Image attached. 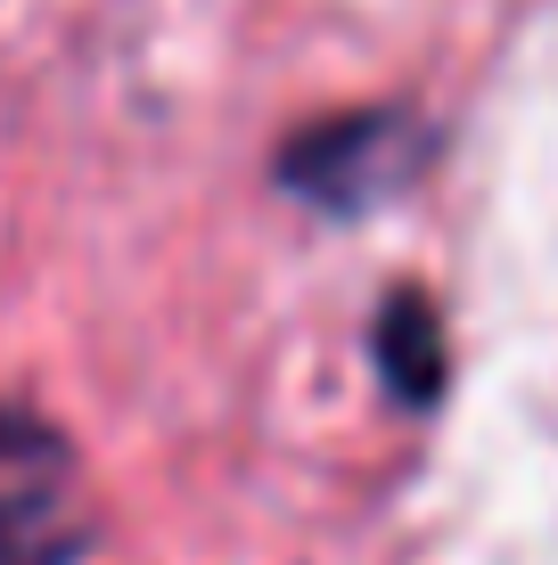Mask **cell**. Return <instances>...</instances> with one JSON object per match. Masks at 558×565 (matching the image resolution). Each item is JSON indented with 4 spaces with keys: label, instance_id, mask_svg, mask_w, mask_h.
Segmentation results:
<instances>
[{
    "label": "cell",
    "instance_id": "obj_1",
    "mask_svg": "<svg viewBox=\"0 0 558 565\" xmlns=\"http://www.w3.org/2000/svg\"><path fill=\"white\" fill-rule=\"evenodd\" d=\"M419 148L428 140H419L402 115H337V124H313L280 156V181L296 189L304 205L361 213V205L394 198V181L419 164Z\"/></svg>",
    "mask_w": 558,
    "mask_h": 565
},
{
    "label": "cell",
    "instance_id": "obj_2",
    "mask_svg": "<svg viewBox=\"0 0 558 565\" xmlns=\"http://www.w3.org/2000/svg\"><path fill=\"white\" fill-rule=\"evenodd\" d=\"M57 476L66 467H42V476L0 492V565H74L83 557V524L57 500Z\"/></svg>",
    "mask_w": 558,
    "mask_h": 565
},
{
    "label": "cell",
    "instance_id": "obj_3",
    "mask_svg": "<svg viewBox=\"0 0 558 565\" xmlns=\"http://www.w3.org/2000/svg\"><path fill=\"white\" fill-rule=\"evenodd\" d=\"M378 361H387V385L402 402H435V385H444V328H435L428 296H402L378 311Z\"/></svg>",
    "mask_w": 558,
    "mask_h": 565
}]
</instances>
